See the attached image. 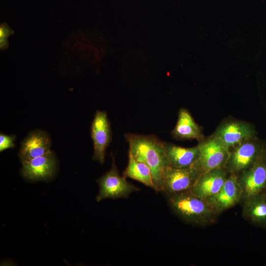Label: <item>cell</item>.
Instances as JSON below:
<instances>
[{"label":"cell","mask_w":266,"mask_h":266,"mask_svg":"<svg viewBox=\"0 0 266 266\" xmlns=\"http://www.w3.org/2000/svg\"><path fill=\"white\" fill-rule=\"evenodd\" d=\"M0 46L3 48L6 45L7 38L10 34V30L7 26H1L0 27Z\"/></svg>","instance_id":"cell-19"},{"label":"cell","mask_w":266,"mask_h":266,"mask_svg":"<svg viewBox=\"0 0 266 266\" xmlns=\"http://www.w3.org/2000/svg\"><path fill=\"white\" fill-rule=\"evenodd\" d=\"M229 173L225 168L213 169L200 175L190 191L206 199L216 194L222 188Z\"/></svg>","instance_id":"cell-13"},{"label":"cell","mask_w":266,"mask_h":266,"mask_svg":"<svg viewBox=\"0 0 266 266\" xmlns=\"http://www.w3.org/2000/svg\"><path fill=\"white\" fill-rule=\"evenodd\" d=\"M265 153V145L256 137L248 139L230 149L225 168L229 174L238 175L252 166Z\"/></svg>","instance_id":"cell-3"},{"label":"cell","mask_w":266,"mask_h":266,"mask_svg":"<svg viewBox=\"0 0 266 266\" xmlns=\"http://www.w3.org/2000/svg\"><path fill=\"white\" fill-rule=\"evenodd\" d=\"M51 140L45 132L32 131L22 141L18 156L22 163L44 155L51 152Z\"/></svg>","instance_id":"cell-12"},{"label":"cell","mask_w":266,"mask_h":266,"mask_svg":"<svg viewBox=\"0 0 266 266\" xmlns=\"http://www.w3.org/2000/svg\"><path fill=\"white\" fill-rule=\"evenodd\" d=\"M199 157L193 165L202 174L208 171L225 168L230 150L213 135L199 141Z\"/></svg>","instance_id":"cell-4"},{"label":"cell","mask_w":266,"mask_h":266,"mask_svg":"<svg viewBox=\"0 0 266 266\" xmlns=\"http://www.w3.org/2000/svg\"><path fill=\"white\" fill-rule=\"evenodd\" d=\"M112 158L110 170L97 180L100 188L96 197L97 201L105 199L127 198L131 193L140 190L139 188L128 182L125 177L120 175L112 154Z\"/></svg>","instance_id":"cell-5"},{"label":"cell","mask_w":266,"mask_h":266,"mask_svg":"<svg viewBox=\"0 0 266 266\" xmlns=\"http://www.w3.org/2000/svg\"><path fill=\"white\" fill-rule=\"evenodd\" d=\"M256 135L253 125L237 120L224 122L212 134L229 150L245 140L256 137Z\"/></svg>","instance_id":"cell-6"},{"label":"cell","mask_w":266,"mask_h":266,"mask_svg":"<svg viewBox=\"0 0 266 266\" xmlns=\"http://www.w3.org/2000/svg\"><path fill=\"white\" fill-rule=\"evenodd\" d=\"M171 134L173 138L179 140L195 139L200 141L204 139L200 127L189 111L184 108L178 112L177 123Z\"/></svg>","instance_id":"cell-14"},{"label":"cell","mask_w":266,"mask_h":266,"mask_svg":"<svg viewBox=\"0 0 266 266\" xmlns=\"http://www.w3.org/2000/svg\"><path fill=\"white\" fill-rule=\"evenodd\" d=\"M22 175L32 181L46 180L53 177L57 167V160L52 152L22 163Z\"/></svg>","instance_id":"cell-11"},{"label":"cell","mask_w":266,"mask_h":266,"mask_svg":"<svg viewBox=\"0 0 266 266\" xmlns=\"http://www.w3.org/2000/svg\"><path fill=\"white\" fill-rule=\"evenodd\" d=\"M166 155L170 166L176 168L192 166L197 160L199 150L197 145L186 148L165 142Z\"/></svg>","instance_id":"cell-15"},{"label":"cell","mask_w":266,"mask_h":266,"mask_svg":"<svg viewBox=\"0 0 266 266\" xmlns=\"http://www.w3.org/2000/svg\"><path fill=\"white\" fill-rule=\"evenodd\" d=\"M129 144V153L150 169L155 190L162 191L164 178L170 166L167 160L165 142L154 135L128 133L124 135Z\"/></svg>","instance_id":"cell-1"},{"label":"cell","mask_w":266,"mask_h":266,"mask_svg":"<svg viewBox=\"0 0 266 266\" xmlns=\"http://www.w3.org/2000/svg\"><path fill=\"white\" fill-rule=\"evenodd\" d=\"M168 196V203L173 211L186 222L196 225L212 223L218 214L204 199L190 191Z\"/></svg>","instance_id":"cell-2"},{"label":"cell","mask_w":266,"mask_h":266,"mask_svg":"<svg viewBox=\"0 0 266 266\" xmlns=\"http://www.w3.org/2000/svg\"><path fill=\"white\" fill-rule=\"evenodd\" d=\"M91 135L94 145L93 160L103 164L111 140L110 124L105 111H96L91 124Z\"/></svg>","instance_id":"cell-8"},{"label":"cell","mask_w":266,"mask_h":266,"mask_svg":"<svg viewBox=\"0 0 266 266\" xmlns=\"http://www.w3.org/2000/svg\"><path fill=\"white\" fill-rule=\"evenodd\" d=\"M243 200V217L256 225L266 227V194L262 192Z\"/></svg>","instance_id":"cell-16"},{"label":"cell","mask_w":266,"mask_h":266,"mask_svg":"<svg viewBox=\"0 0 266 266\" xmlns=\"http://www.w3.org/2000/svg\"><path fill=\"white\" fill-rule=\"evenodd\" d=\"M200 174L193 166L184 168L169 166L164 178L162 192L169 195L190 191Z\"/></svg>","instance_id":"cell-7"},{"label":"cell","mask_w":266,"mask_h":266,"mask_svg":"<svg viewBox=\"0 0 266 266\" xmlns=\"http://www.w3.org/2000/svg\"><path fill=\"white\" fill-rule=\"evenodd\" d=\"M237 175L242 190V200L263 192L266 189V153Z\"/></svg>","instance_id":"cell-9"},{"label":"cell","mask_w":266,"mask_h":266,"mask_svg":"<svg viewBox=\"0 0 266 266\" xmlns=\"http://www.w3.org/2000/svg\"><path fill=\"white\" fill-rule=\"evenodd\" d=\"M16 136L14 135H8L3 133L0 134V152L15 147Z\"/></svg>","instance_id":"cell-18"},{"label":"cell","mask_w":266,"mask_h":266,"mask_svg":"<svg viewBox=\"0 0 266 266\" xmlns=\"http://www.w3.org/2000/svg\"><path fill=\"white\" fill-rule=\"evenodd\" d=\"M128 164L123 176L138 181L155 190L149 167L144 163L134 159L130 154H128Z\"/></svg>","instance_id":"cell-17"},{"label":"cell","mask_w":266,"mask_h":266,"mask_svg":"<svg viewBox=\"0 0 266 266\" xmlns=\"http://www.w3.org/2000/svg\"><path fill=\"white\" fill-rule=\"evenodd\" d=\"M242 197V190L237 175L229 174L220 190L205 200L219 213L238 203Z\"/></svg>","instance_id":"cell-10"}]
</instances>
